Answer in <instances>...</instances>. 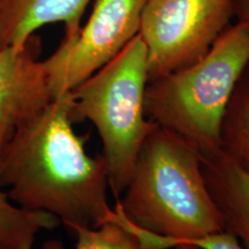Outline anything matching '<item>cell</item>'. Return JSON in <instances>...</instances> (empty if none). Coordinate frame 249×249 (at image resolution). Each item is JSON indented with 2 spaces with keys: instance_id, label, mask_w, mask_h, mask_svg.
Masks as SVG:
<instances>
[{
  "instance_id": "cell-1",
  "label": "cell",
  "mask_w": 249,
  "mask_h": 249,
  "mask_svg": "<svg viewBox=\"0 0 249 249\" xmlns=\"http://www.w3.org/2000/svg\"><path fill=\"white\" fill-rule=\"evenodd\" d=\"M71 92L54 98L24 124L6 148L0 188L15 204L48 213L71 231L107 220V167L103 156L87 154V139L73 128Z\"/></svg>"
},
{
  "instance_id": "cell-2",
  "label": "cell",
  "mask_w": 249,
  "mask_h": 249,
  "mask_svg": "<svg viewBox=\"0 0 249 249\" xmlns=\"http://www.w3.org/2000/svg\"><path fill=\"white\" fill-rule=\"evenodd\" d=\"M111 218L150 249H188L195 239L224 231L202 172L201 154L156 124Z\"/></svg>"
},
{
  "instance_id": "cell-3",
  "label": "cell",
  "mask_w": 249,
  "mask_h": 249,
  "mask_svg": "<svg viewBox=\"0 0 249 249\" xmlns=\"http://www.w3.org/2000/svg\"><path fill=\"white\" fill-rule=\"evenodd\" d=\"M249 64V23L240 20L198 60L148 82L145 116L186 140L201 155L220 151L227 105Z\"/></svg>"
},
{
  "instance_id": "cell-4",
  "label": "cell",
  "mask_w": 249,
  "mask_h": 249,
  "mask_svg": "<svg viewBox=\"0 0 249 249\" xmlns=\"http://www.w3.org/2000/svg\"><path fill=\"white\" fill-rule=\"evenodd\" d=\"M148 82L147 48L138 34L111 61L71 91L74 123L88 120L97 129L116 201L126 188L142 143L154 126L145 116Z\"/></svg>"
},
{
  "instance_id": "cell-5",
  "label": "cell",
  "mask_w": 249,
  "mask_h": 249,
  "mask_svg": "<svg viewBox=\"0 0 249 249\" xmlns=\"http://www.w3.org/2000/svg\"><path fill=\"white\" fill-rule=\"evenodd\" d=\"M233 0H145L139 35L149 81L181 70L209 51L225 31Z\"/></svg>"
},
{
  "instance_id": "cell-6",
  "label": "cell",
  "mask_w": 249,
  "mask_h": 249,
  "mask_svg": "<svg viewBox=\"0 0 249 249\" xmlns=\"http://www.w3.org/2000/svg\"><path fill=\"white\" fill-rule=\"evenodd\" d=\"M145 0H96L88 22L44 62L53 98L71 92L139 34Z\"/></svg>"
},
{
  "instance_id": "cell-7",
  "label": "cell",
  "mask_w": 249,
  "mask_h": 249,
  "mask_svg": "<svg viewBox=\"0 0 249 249\" xmlns=\"http://www.w3.org/2000/svg\"><path fill=\"white\" fill-rule=\"evenodd\" d=\"M39 40L31 37L22 48H0V170L6 148L24 124L53 101Z\"/></svg>"
},
{
  "instance_id": "cell-8",
  "label": "cell",
  "mask_w": 249,
  "mask_h": 249,
  "mask_svg": "<svg viewBox=\"0 0 249 249\" xmlns=\"http://www.w3.org/2000/svg\"><path fill=\"white\" fill-rule=\"evenodd\" d=\"M90 0H0V48H22L45 24L62 23L65 38L80 29Z\"/></svg>"
},
{
  "instance_id": "cell-9",
  "label": "cell",
  "mask_w": 249,
  "mask_h": 249,
  "mask_svg": "<svg viewBox=\"0 0 249 249\" xmlns=\"http://www.w3.org/2000/svg\"><path fill=\"white\" fill-rule=\"evenodd\" d=\"M202 172L223 222L224 231L249 249V171L222 151L201 155Z\"/></svg>"
},
{
  "instance_id": "cell-10",
  "label": "cell",
  "mask_w": 249,
  "mask_h": 249,
  "mask_svg": "<svg viewBox=\"0 0 249 249\" xmlns=\"http://www.w3.org/2000/svg\"><path fill=\"white\" fill-rule=\"evenodd\" d=\"M220 151L241 169L249 171V64L224 113Z\"/></svg>"
},
{
  "instance_id": "cell-11",
  "label": "cell",
  "mask_w": 249,
  "mask_h": 249,
  "mask_svg": "<svg viewBox=\"0 0 249 249\" xmlns=\"http://www.w3.org/2000/svg\"><path fill=\"white\" fill-rule=\"evenodd\" d=\"M59 223L48 213L21 208L0 189V249H33L37 235Z\"/></svg>"
},
{
  "instance_id": "cell-12",
  "label": "cell",
  "mask_w": 249,
  "mask_h": 249,
  "mask_svg": "<svg viewBox=\"0 0 249 249\" xmlns=\"http://www.w3.org/2000/svg\"><path fill=\"white\" fill-rule=\"evenodd\" d=\"M75 249H150L130 231L128 227L108 218L97 227H76ZM45 249H62L57 242L45 246Z\"/></svg>"
},
{
  "instance_id": "cell-13",
  "label": "cell",
  "mask_w": 249,
  "mask_h": 249,
  "mask_svg": "<svg viewBox=\"0 0 249 249\" xmlns=\"http://www.w3.org/2000/svg\"><path fill=\"white\" fill-rule=\"evenodd\" d=\"M188 249H246L240 241L229 232H219L195 239L188 244Z\"/></svg>"
},
{
  "instance_id": "cell-14",
  "label": "cell",
  "mask_w": 249,
  "mask_h": 249,
  "mask_svg": "<svg viewBox=\"0 0 249 249\" xmlns=\"http://www.w3.org/2000/svg\"><path fill=\"white\" fill-rule=\"evenodd\" d=\"M241 11L242 20L247 21L249 23V0H241Z\"/></svg>"
}]
</instances>
